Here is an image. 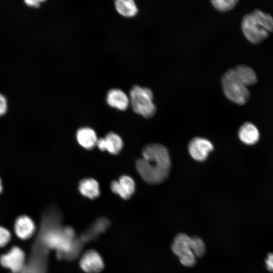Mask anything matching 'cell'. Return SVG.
<instances>
[{"mask_svg": "<svg viewBox=\"0 0 273 273\" xmlns=\"http://www.w3.org/2000/svg\"><path fill=\"white\" fill-rule=\"evenodd\" d=\"M143 157L136 161V168L143 179L151 184L163 181L168 176L171 168L169 152L164 146L158 144L147 145L143 150Z\"/></svg>", "mask_w": 273, "mask_h": 273, "instance_id": "cell-1", "label": "cell"}, {"mask_svg": "<svg viewBox=\"0 0 273 273\" xmlns=\"http://www.w3.org/2000/svg\"><path fill=\"white\" fill-rule=\"evenodd\" d=\"M242 32L251 43L264 41L273 32V17L260 10H255L244 16L241 22Z\"/></svg>", "mask_w": 273, "mask_h": 273, "instance_id": "cell-2", "label": "cell"}, {"mask_svg": "<svg viewBox=\"0 0 273 273\" xmlns=\"http://www.w3.org/2000/svg\"><path fill=\"white\" fill-rule=\"evenodd\" d=\"M221 84L225 96L233 102L244 105L249 100L248 86L236 75L233 68L224 73Z\"/></svg>", "mask_w": 273, "mask_h": 273, "instance_id": "cell-3", "label": "cell"}, {"mask_svg": "<svg viewBox=\"0 0 273 273\" xmlns=\"http://www.w3.org/2000/svg\"><path fill=\"white\" fill-rule=\"evenodd\" d=\"M130 104L133 111L144 118L152 117L156 111L153 103V94L146 87L133 86L129 93Z\"/></svg>", "mask_w": 273, "mask_h": 273, "instance_id": "cell-4", "label": "cell"}, {"mask_svg": "<svg viewBox=\"0 0 273 273\" xmlns=\"http://www.w3.org/2000/svg\"><path fill=\"white\" fill-rule=\"evenodd\" d=\"M25 258L23 250L14 246L7 253L0 256V263L10 269L12 273H19L24 268Z\"/></svg>", "mask_w": 273, "mask_h": 273, "instance_id": "cell-5", "label": "cell"}, {"mask_svg": "<svg viewBox=\"0 0 273 273\" xmlns=\"http://www.w3.org/2000/svg\"><path fill=\"white\" fill-rule=\"evenodd\" d=\"M213 148V145L210 141L201 137L193 138L188 145L190 155L194 160L199 162L205 161Z\"/></svg>", "mask_w": 273, "mask_h": 273, "instance_id": "cell-6", "label": "cell"}, {"mask_svg": "<svg viewBox=\"0 0 273 273\" xmlns=\"http://www.w3.org/2000/svg\"><path fill=\"white\" fill-rule=\"evenodd\" d=\"M80 266L87 273H98L103 269L104 264L100 254L97 251L90 250L82 255Z\"/></svg>", "mask_w": 273, "mask_h": 273, "instance_id": "cell-7", "label": "cell"}, {"mask_svg": "<svg viewBox=\"0 0 273 273\" xmlns=\"http://www.w3.org/2000/svg\"><path fill=\"white\" fill-rule=\"evenodd\" d=\"M112 191L123 199H128L133 194L135 183L128 175H122L118 180H113L110 185Z\"/></svg>", "mask_w": 273, "mask_h": 273, "instance_id": "cell-8", "label": "cell"}, {"mask_svg": "<svg viewBox=\"0 0 273 273\" xmlns=\"http://www.w3.org/2000/svg\"><path fill=\"white\" fill-rule=\"evenodd\" d=\"M96 145L101 151H107L111 154L116 155L121 151L123 142L118 134L110 132L105 138L98 139Z\"/></svg>", "mask_w": 273, "mask_h": 273, "instance_id": "cell-9", "label": "cell"}, {"mask_svg": "<svg viewBox=\"0 0 273 273\" xmlns=\"http://www.w3.org/2000/svg\"><path fill=\"white\" fill-rule=\"evenodd\" d=\"M106 100L109 106L120 111L126 110L130 104L129 97L119 88L110 89L107 94Z\"/></svg>", "mask_w": 273, "mask_h": 273, "instance_id": "cell-10", "label": "cell"}, {"mask_svg": "<svg viewBox=\"0 0 273 273\" xmlns=\"http://www.w3.org/2000/svg\"><path fill=\"white\" fill-rule=\"evenodd\" d=\"M14 231L19 238L23 240L27 239L35 232V223L32 219L27 215L19 216L15 220Z\"/></svg>", "mask_w": 273, "mask_h": 273, "instance_id": "cell-11", "label": "cell"}, {"mask_svg": "<svg viewBox=\"0 0 273 273\" xmlns=\"http://www.w3.org/2000/svg\"><path fill=\"white\" fill-rule=\"evenodd\" d=\"M240 141L247 145L255 144L259 140L260 133L257 127L252 123L247 122L243 124L238 131Z\"/></svg>", "mask_w": 273, "mask_h": 273, "instance_id": "cell-12", "label": "cell"}, {"mask_svg": "<svg viewBox=\"0 0 273 273\" xmlns=\"http://www.w3.org/2000/svg\"><path fill=\"white\" fill-rule=\"evenodd\" d=\"M78 144L85 149L90 150L96 145L98 140L95 131L89 127H82L76 132Z\"/></svg>", "mask_w": 273, "mask_h": 273, "instance_id": "cell-13", "label": "cell"}, {"mask_svg": "<svg viewBox=\"0 0 273 273\" xmlns=\"http://www.w3.org/2000/svg\"><path fill=\"white\" fill-rule=\"evenodd\" d=\"M80 193L84 197L93 199L97 198L100 193L99 185L93 178H85L81 180L78 186Z\"/></svg>", "mask_w": 273, "mask_h": 273, "instance_id": "cell-14", "label": "cell"}, {"mask_svg": "<svg viewBox=\"0 0 273 273\" xmlns=\"http://www.w3.org/2000/svg\"><path fill=\"white\" fill-rule=\"evenodd\" d=\"M191 239L185 234H179L174 238L171 246L173 252L178 257L190 251L191 249Z\"/></svg>", "mask_w": 273, "mask_h": 273, "instance_id": "cell-15", "label": "cell"}, {"mask_svg": "<svg viewBox=\"0 0 273 273\" xmlns=\"http://www.w3.org/2000/svg\"><path fill=\"white\" fill-rule=\"evenodd\" d=\"M236 75L248 86L255 84L257 81L256 74L250 67L239 65L233 68Z\"/></svg>", "mask_w": 273, "mask_h": 273, "instance_id": "cell-16", "label": "cell"}, {"mask_svg": "<svg viewBox=\"0 0 273 273\" xmlns=\"http://www.w3.org/2000/svg\"><path fill=\"white\" fill-rule=\"evenodd\" d=\"M114 5L118 14L124 17H133L138 12V9L134 0H115Z\"/></svg>", "mask_w": 273, "mask_h": 273, "instance_id": "cell-17", "label": "cell"}, {"mask_svg": "<svg viewBox=\"0 0 273 273\" xmlns=\"http://www.w3.org/2000/svg\"><path fill=\"white\" fill-rule=\"evenodd\" d=\"M109 225V220L105 218H100L96 220L86 232L84 233L82 238L84 240L85 239H88L89 238H94L96 236L105 232Z\"/></svg>", "mask_w": 273, "mask_h": 273, "instance_id": "cell-18", "label": "cell"}, {"mask_svg": "<svg viewBox=\"0 0 273 273\" xmlns=\"http://www.w3.org/2000/svg\"><path fill=\"white\" fill-rule=\"evenodd\" d=\"M239 0H210L213 7L217 11L225 12L233 9Z\"/></svg>", "mask_w": 273, "mask_h": 273, "instance_id": "cell-19", "label": "cell"}, {"mask_svg": "<svg viewBox=\"0 0 273 273\" xmlns=\"http://www.w3.org/2000/svg\"><path fill=\"white\" fill-rule=\"evenodd\" d=\"M191 249L196 257H202L205 252L204 241L198 237H191Z\"/></svg>", "mask_w": 273, "mask_h": 273, "instance_id": "cell-20", "label": "cell"}, {"mask_svg": "<svg viewBox=\"0 0 273 273\" xmlns=\"http://www.w3.org/2000/svg\"><path fill=\"white\" fill-rule=\"evenodd\" d=\"M11 234L6 228L0 225V247L7 244L11 239Z\"/></svg>", "mask_w": 273, "mask_h": 273, "instance_id": "cell-21", "label": "cell"}, {"mask_svg": "<svg viewBox=\"0 0 273 273\" xmlns=\"http://www.w3.org/2000/svg\"><path fill=\"white\" fill-rule=\"evenodd\" d=\"M8 105L5 97L0 93V116L5 114L7 111Z\"/></svg>", "mask_w": 273, "mask_h": 273, "instance_id": "cell-22", "label": "cell"}, {"mask_svg": "<svg viewBox=\"0 0 273 273\" xmlns=\"http://www.w3.org/2000/svg\"><path fill=\"white\" fill-rule=\"evenodd\" d=\"M266 266L268 270L273 272V253H269L265 260Z\"/></svg>", "mask_w": 273, "mask_h": 273, "instance_id": "cell-23", "label": "cell"}, {"mask_svg": "<svg viewBox=\"0 0 273 273\" xmlns=\"http://www.w3.org/2000/svg\"><path fill=\"white\" fill-rule=\"evenodd\" d=\"M46 0H24L26 4L30 7H37Z\"/></svg>", "mask_w": 273, "mask_h": 273, "instance_id": "cell-24", "label": "cell"}, {"mask_svg": "<svg viewBox=\"0 0 273 273\" xmlns=\"http://www.w3.org/2000/svg\"><path fill=\"white\" fill-rule=\"evenodd\" d=\"M3 191V186H2V183L1 179H0V194L2 193Z\"/></svg>", "mask_w": 273, "mask_h": 273, "instance_id": "cell-25", "label": "cell"}]
</instances>
